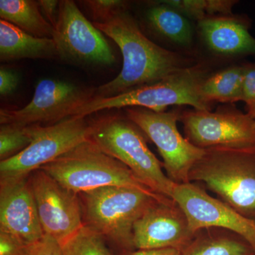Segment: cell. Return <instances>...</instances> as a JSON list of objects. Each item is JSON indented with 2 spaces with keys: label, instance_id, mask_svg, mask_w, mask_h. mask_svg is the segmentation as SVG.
I'll use <instances>...</instances> for the list:
<instances>
[{
  "label": "cell",
  "instance_id": "obj_31",
  "mask_svg": "<svg viewBox=\"0 0 255 255\" xmlns=\"http://www.w3.org/2000/svg\"><path fill=\"white\" fill-rule=\"evenodd\" d=\"M254 120H255V118L254 119Z\"/></svg>",
  "mask_w": 255,
  "mask_h": 255
},
{
  "label": "cell",
  "instance_id": "obj_23",
  "mask_svg": "<svg viewBox=\"0 0 255 255\" xmlns=\"http://www.w3.org/2000/svg\"><path fill=\"white\" fill-rule=\"evenodd\" d=\"M32 138L27 127L14 124H1L0 127V159L14 157L31 144Z\"/></svg>",
  "mask_w": 255,
  "mask_h": 255
},
{
  "label": "cell",
  "instance_id": "obj_3",
  "mask_svg": "<svg viewBox=\"0 0 255 255\" xmlns=\"http://www.w3.org/2000/svg\"><path fill=\"white\" fill-rule=\"evenodd\" d=\"M90 124V139L96 145L130 169L155 194L172 199L175 183L147 146L143 132L127 117H102Z\"/></svg>",
  "mask_w": 255,
  "mask_h": 255
},
{
  "label": "cell",
  "instance_id": "obj_18",
  "mask_svg": "<svg viewBox=\"0 0 255 255\" xmlns=\"http://www.w3.org/2000/svg\"><path fill=\"white\" fill-rule=\"evenodd\" d=\"M244 72L242 64L208 74L199 89L202 102L211 109L214 103L230 105L242 101Z\"/></svg>",
  "mask_w": 255,
  "mask_h": 255
},
{
  "label": "cell",
  "instance_id": "obj_24",
  "mask_svg": "<svg viewBox=\"0 0 255 255\" xmlns=\"http://www.w3.org/2000/svg\"><path fill=\"white\" fill-rule=\"evenodd\" d=\"M82 2L90 10L97 23L105 22L119 12L127 10V1L121 0H87Z\"/></svg>",
  "mask_w": 255,
  "mask_h": 255
},
{
  "label": "cell",
  "instance_id": "obj_10",
  "mask_svg": "<svg viewBox=\"0 0 255 255\" xmlns=\"http://www.w3.org/2000/svg\"><path fill=\"white\" fill-rule=\"evenodd\" d=\"M52 38L55 41L58 58L61 59L106 65L115 63L116 58L108 42L72 0L60 1Z\"/></svg>",
  "mask_w": 255,
  "mask_h": 255
},
{
  "label": "cell",
  "instance_id": "obj_29",
  "mask_svg": "<svg viewBox=\"0 0 255 255\" xmlns=\"http://www.w3.org/2000/svg\"><path fill=\"white\" fill-rule=\"evenodd\" d=\"M60 1L56 0H40L38 1L42 14L44 15L48 21L54 27L58 17V10Z\"/></svg>",
  "mask_w": 255,
  "mask_h": 255
},
{
  "label": "cell",
  "instance_id": "obj_8",
  "mask_svg": "<svg viewBox=\"0 0 255 255\" xmlns=\"http://www.w3.org/2000/svg\"><path fill=\"white\" fill-rule=\"evenodd\" d=\"M127 117L157 147L167 177L177 184L189 183V174L205 154L178 130L180 110L155 112L140 107H128Z\"/></svg>",
  "mask_w": 255,
  "mask_h": 255
},
{
  "label": "cell",
  "instance_id": "obj_4",
  "mask_svg": "<svg viewBox=\"0 0 255 255\" xmlns=\"http://www.w3.org/2000/svg\"><path fill=\"white\" fill-rule=\"evenodd\" d=\"M205 150L191 169L189 182L203 183L220 200L255 219V149Z\"/></svg>",
  "mask_w": 255,
  "mask_h": 255
},
{
  "label": "cell",
  "instance_id": "obj_5",
  "mask_svg": "<svg viewBox=\"0 0 255 255\" xmlns=\"http://www.w3.org/2000/svg\"><path fill=\"white\" fill-rule=\"evenodd\" d=\"M41 169L75 194L100 188L124 187L158 195L140 182L125 164L101 150L91 139Z\"/></svg>",
  "mask_w": 255,
  "mask_h": 255
},
{
  "label": "cell",
  "instance_id": "obj_12",
  "mask_svg": "<svg viewBox=\"0 0 255 255\" xmlns=\"http://www.w3.org/2000/svg\"><path fill=\"white\" fill-rule=\"evenodd\" d=\"M28 181L43 232L62 246L84 226L78 194L41 169L31 174Z\"/></svg>",
  "mask_w": 255,
  "mask_h": 255
},
{
  "label": "cell",
  "instance_id": "obj_17",
  "mask_svg": "<svg viewBox=\"0 0 255 255\" xmlns=\"http://www.w3.org/2000/svg\"><path fill=\"white\" fill-rule=\"evenodd\" d=\"M58 57L52 38L28 34L7 21H0V60L52 59Z\"/></svg>",
  "mask_w": 255,
  "mask_h": 255
},
{
  "label": "cell",
  "instance_id": "obj_6",
  "mask_svg": "<svg viewBox=\"0 0 255 255\" xmlns=\"http://www.w3.org/2000/svg\"><path fill=\"white\" fill-rule=\"evenodd\" d=\"M210 73L207 65L196 63L156 83L114 97H94L79 108L74 117L85 118L100 111L124 107H140L162 112L170 106L187 105L195 110L211 111L201 100L199 92L201 82Z\"/></svg>",
  "mask_w": 255,
  "mask_h": 255
},
{
  "label": "cell",
  "instance_id": "obj_7",
  "mask_svg": "<svg viewBox=\"0 0 255 255\" xmlns=\"http://www.w3.org/2000/svg\"><path fill=\"white\" fill-rule=\"evenodd\" d=\"M26 127L31 144L17 155L0 162V179L29 177L91 136L90 124L80 117H70L48 127L34 124Z\"/></svg>",
  "mask_w": 255,
  "mask_h": 255
},
{
  "label": "cell",
  "instance_id": "obj_14",
  "mask_svg": "<svg viewBox=\"0 0 255 255\" xmlns=\"http://www.w3.org/2000/svg\"><path fill=\"white\" fill-rule=\"evenodd\" d=\"M195 235L175 201H156L134 224V247L135 250L174 248L182 252Z\"/></svg>",
  "mask_w": 255,
  "mask_h": 255
},
{
  "label": "cell",
  "instance_id": "obj_28",
  "mask_svg": "<svg viewBox=\"0 0 255 255\" xmlns=\"http://www.w3.org/2000/svg\"><path fill=\"white\" fill-rule=\"evenodd\" d=\"M19 75L17 72L11 69L0 68V94L8 96L12 94L19 84Z\"/></svg>",
  "mask_w": 255,
  "mask_h": 255
},
{
  "label": "cell",
  "instance_id": "obj_20",
  "mask_svg": "<svg viewBox=\"0 0 255 255\" xmlns=\"http://www.w3.org/2000/svg\"><path fill=\"white\" fill-rule=\"evenodd\" d=\"M1 19L38 38H52L53 26L43 17L38 1L1 0Z\"/></svg>",
  "mask_w": 255,
  "mask_h": 255
},
{
  "label": "cell",
  "instance_id": "obj_27",
  "mask_svg": "<svg viewBox=\"0 0 255 255\" xmlns=\"http://www.w3.org/2000/svg\"><path fill=\"white\" fill-rule=\"evenodd\" d=\"M29 255H63L61 245L45 235L41 241L31 246Z\"/></svg>",
  "mask_w": 255,
  "mask_h": 255
},
{
  "label": "cell",
  "instance_id": "obj_21",
  "mask_svg": "<svg viewBox=\"0 0 255 255\" xmlns=\"http://www.w3.org/2000/svg\"><path fill=\"white\" fill-rule=\"evenodd\" d=\"M149 26L161 36L182 47L190 46L193 29L190 21L177 10L160 1L146 11Z\"/></svg>",
  "mask_w": 255,
  "mask_h": 255
},
{
  "label": "cell",
  "instance_id": "obj_26",
  "mask_svg": "<svg viewBox=\"0 0 255 255\" xmlns=\"http://www.w3.org/2000/svg\"><path fill=\"white\" fill-rule=\"evenodd\" d=\"M32 246L8 233L0 232V255H29Z\"/></svg>",
  "mask_w": 255,
  "mask_h": 255
},
{
  "label": "cell",
  "instance_id": "obj_1",
  "mask_svg": "<svg viewBox=\"0 0 255 255\" xmlns=\"http://www.w3.org/2000/svg\"><path fill=\"white\" fill-rule=\"evenodd\" d=\"M94 25L118 45L124 59L118 76L95 90V97H114L156 83L192 65L184 55L148 39L127 10Z\"/></svg>",
  "mask_w": 255,
  "mask_h": 255
},
{
  "label": "cell",
  "instance_id": "obj_19",
  "mask_svg": "<svg viewBox=\"0 0 255 255\" xmlns=\"http://www.w3.org/2000/svg\"><path fill=\"white\" fill-rule=\"evenodd\" d=\"M181 255H255L243 238L231 231L208 228L196 233Z\"/></svg>",
  "mask_w": 255,
  "mask_h": 255
},
{
  "label": "cell",
  "instance_id": "obj_22",
  "mask_svg": "<svg viewBox=\"0 0 255 255\" xmlns=\"http://www.w3.org/2000/svg\"><path fill=\"white\" fill-rule=\"evenodd\" d=\"M105 238L84 225L62 245L63 255H113Z\"/></svg>",
  "mask_w": 255,
  "mask_h": 255
},
{
  "label": "cell",
  "instance_id": "obj_9",
  "mask_svg": "<svg viewBox=\"0 0 255 255\" xmlns=\"http://www.w3.org/2000/svg\"><path fill=\"white\" fill-rule=\"evenodd\" d=\"M179 122L186 138L202 150L255 149V120L234 106H221L214 112L195 109L180 111Z\"/></svg>",
  "mask_w": 255,
  "mask_h": 255
},
{
  "label": "cell",
  "instance_id": "obj_11",
  "mask_svg": "<svg viewBox=\"0 0 255 255\" xmlns=\"http://www.w3.org/2000/svg\"><path fill=\"white\" fill-rule=\"evenodd\" d=\"M88 90L61 80H41L26 107L18 110H1V124L28 127L42 123H58L75 117V112L95 97Z\"/></svg>",
  "mask_w": 255,
  "mask_h": 255
},
{
  "label": "cell",
  "instance_id": "obj_13",
  "mask_svg": "<svg viewBox=\"0 0 255 255\" xmlns=\"http://www.w3.org/2000/svg\"><path fill=\"white\" fill-rule=\"evenodd\" d=\"M172 199L187 216L193 233L208 228L231 231L243 238L255 255V219L243 216L194 182L176 184Z\"/></svg>",
  "mask_w": 255,
  "mask_h": 255
},
{
  "label": "cell",
  "instance_id": "obj_25",
  "mask_svg": "<svg viewBox=\"0 0 255 255\" xmlns=\"http://www.w3.org/2000/svg\"><path fill=\"white\" fill-rule=\"evenodd\" d=\"M242 101L245 102L246 113L255 118V63L245 64Z\"/></svg>",
  "mask_w": 255,
  "mask_h": 255
},
{
  "label": "cell",
  "instance_id": "obj_30",
  "mask_svg": "<svg viewBox=\"0 0 255 255\" xmlns=\"http://www.w3.org/2000/svg\"><path fill=\"white\" fill-rule=\"evenodd\" d=\"M182 252L174 248L157 250H136L127 255H181Z\"/></svg>",
  "mask_w": 255,
  "mask_h": 255
},
{
  "label": "cell",
  "instance_id": "obj_16",
  "mask_svg": "<svg viewBox=\"0 0 255 255\" xmlns=\"http://www.w3.org/2000/svg\"><path fill=\"white\" fill-rule=\"evenodd\" d=\"M248 20L239 15H216L198 21V30L208 49L222 57L255 55V38Z\"/></svg>",
  "mask_w": 255,
  "mask_h": 255
},
{
  "label": "cell",
  "instance_id": "obj_2",
  "mask_svg": "<svg viewBox=\"0 0 255 255\" xmlns=\"http://www.w3.org/2000/svg\"><path fill=\"white\" fill-rule=\"evenodd\" d=\"M84 225L101 235L118 251L127 255L136 251L133 226L156 201L173 200L124 187H107L78 194Z\"/></svg>",
  "mask_w": 255,
  "mask_h": 255
},
{
  "label": "cell",
  "instance_id": "obj_15",
  "mask_svg": "<svg viewBox=\"0 0 255 255\" xmlns=\"http://www.w3.org/2000/svg\"><path fill=\"white\" fill-rule=\"evenodd\" d=\"M0 232L28 245L38 243L45 236L28 177L0 179Z\"/></svg>",
  "mask_w": 255,
  "mask_h": 255
}]
</instances>
